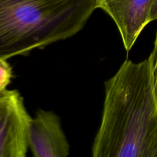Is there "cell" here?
Masks as SVG:
<instances>
[{
	"instance_id": "2",
	"label": "cell",
	"mask_w": 157,
	"mask_h": 157,
	"mask_svg": "<svg viewBox=\"0 0 157 157\" xmlns=\"http://www.w3.org/2000/svg\"><path fill=\"white\" fill-rule=\"evenodd\" d=\"M98 0H0V58L75 36L87 24Z\"/></svg>"
},
{
	"instance_id": "5",
	"label": "cell",
	"mask_w": 157,
	"mask_h": 157,
	"mask_svg": "<svg viewBox=\"0 0 157 157\" xmlns=\"http://www.w3.org/2000/svg\"><path fill=\"white\" fill-rule=\"evenodd\" d=\"M29 147L35 157H67L70 144L63 130L61 118L51 110H38L32 117Z\"/></svg>"
},
{
	"instance_id": "3",
	"label": "cell",
	"mask_w": 157,
	"mask_h": 157,
	"mask_svg": "<svg viewBox=\"0 0 157 157\" xmlns=\"http://www.w3.org/2000/svg\"><path fill=\"white\" fill-rule=\"evenodd\" d=\"M32 117L16 90L0 93V157H25Z\"/></svg>"
},
{
	"instance_id": "7",
	"label": "cell",
	"mask_w": 157,
	"mask_h": 157,
	"mask_svg": "<svg viewBox=\"0 0 157 157\" xmlns=\"http://www.w3.org/2000/svg\"><path fill=\"white\" fill-rule=\"evenodd\" d=\"M149 59L150 61V66H151L152 78H153V89H154L155 97H156L157 103V32L155 38L154 44H153V48L151 54L149 56Z\"/></svg>"
},
{
	"instance_id": "6",
	"label": "cell",
	"mask_w": 157,
	"mask_h": 157,
	"mask_svg": "<svg viewBox=\"0 0 157 157\" xmlns=\"http://www.w3.org/2000/svg\"><path fill=\"white\" fill-rule=\"evenodd\" d=\"M12 78V69L7 60L0 58V93L7 89Z\"/></svg>"
},
{
	"instance_id": "8",
	"label": "cell",
	"mask_w": 157,
	"mask_h": 157,
	"mask_svg": "<svg viewBox=\"0 0 157 157\" xmlns=\"http://www.w3.org/2000/svg\"><path fill=\"white\" fill-rule=\"evenodd\" d=\"M157 20V0H154L151 12V21Z\"/></svg>"
},
{
	"instance_id": "4",
	"label": "cell",
	"mask_w": 157,
	"mask_h": 157,
	"mask_svg": "<svg viewBox=\"0 0 157 157\" xmlns=\"http://www.w3.org/2000/svg\"><path fill=\"white\" fill-rule=\"evenodd\" d=\"M154 0H98L102 9L114 21L124 48L129 52L138 37L151 21Z\"/></svg>"
},
{
	"instance_id": "1",
	"label": "cell",
	"mask_w": 157,
	"mask_h": 157,
	"mask_svg": "<svg viewBox=\"0 0 157 157\" xmlns=\"http://www.w3.org/2000/svg\"><path fill=\"white\" fill-rule=\"evenodd\" d=\"M94 157H157V103L150 59H127L104 83Z\"/></svg>"
}]
</instances>
